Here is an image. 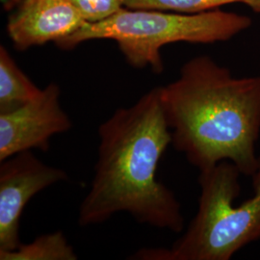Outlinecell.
<instances>
[{
  "mask_svg": "<svg viewBox=\"0 0 260 260\" xmlns=\"http://www.w3.org/2000/svg\"><path fill=\"white\" fill-rule=\"evenodd\" d=\"M100 146L91 189L78 211L80 226L99 224L126 212L134 220L180 233L181 205L158 180V165L172 145L160 87L130 107L119 108L99 127Z\"/></svg>",
  "mask_w": 260,
  "mask_h": 260,
  "instance_id": "6da1fadb",
  "label": "cell"
},
{
  "mask_svg": "<svg viewBox=\"0 0 260 260\" xmlns=\"http://www.w3.org/2000/svg\"><path fill=\"white\" fill-rule=\"evenodd\" d=\"M172 145L200 172L222 161L251 177L258 166L260 76L234 77L209 56L182 66L160 87Z\"/></svg>",
  "mask_w": 260,
  "mask_h": 260,
  "instance_id": "7a4b0ae2",
  "label": "cell"
},
{
  "mask_svg": "<svg viewBox=\"0 0 260 260\" xmlns=\"http://www.w3.org/2000/svg\"><path fill=\"white\" fill-rule=\"evenodd\" d=\"M238 168L230 161L200 172L198 211L171 248L141 249L130 257L140 260H230L252 242L260 240V155L251 176L253 195L240 205Z\"/></svg>",
  "mask_w": 260,
  "mask_h": 260,
  "instance_id": "3957f363",
  "label": "cell"
},
{
  "mask_svg": "<svg viewBox=\"0 0 260 260\" xmlns=\"http://www.w3.org/2000/svg\"><path fill=\"white\" fill-rule=\"evenodd\" d=\"M251 25L241 14L217 9L185 14L123 7L110 18L85 23L57 47L72 49L87 41L112 40L129 65L163 71L161 49L174 43L214 44L229 41Z\"/></svg>",
  "mask_w": 260,
  "mask_h": 260,
  "instance_id": "277c9868",
  "label": "cell"
},
{
  "mask_svg": "<svg viewBox=\"0 0 260 260\" xmlns=\"http://www.w3.org/2000/svg\"><path fill=\"white\" fill-rule=\"evenodd\" d=\"M0 163V251H14L21 244L20 218L29 201L39 192L68 180V174L45 164L32 150Z\"/></svg>",
  "mask_w": 260,
  "mask_h": 260,
  "instance_id": "5b68a950",
  "label": "cell"
},
{
  "mask_svg": "<svg viewBox=\"0 0 260 260\" xmlns=\"http://www.w3.org/2000/svg\"><path fill=\"white\" fill-rule=\"evenodd\" d=\"M60 98V87L50 83L30 103L0 114V162L32 149L47 151L53 136L72 128Z\"/></svg>",
  "mask_w": 260,
  "mask_h": 260,
  "instance_id": "8992f818",
  "label": "cell"
},
{
  "mask_svg": "<svg viewBox=\"0 0 260 260\" xmlns=\"http://www.w3.org/2000/svg\"><path fill=\"white\" fill-rule=\"evenodd\" d=\"M7 32L19 50L59 45L87 23L68 0H5Z\"/></svg>",
  "mask_w": 260,
  "mask_h": 260,
  "instance_id": "52a82bcc",
  "label": "cell"
},
{
  "mask_svg": "<svg viewBox=\"0 0 260 260\" xmlns=\"http://www.w3.org/2000/svg\"><path fill=\"white\" fill-rule=\"evenodd\" d=\"M42 90L20 69L8 50L0 47V114L15 111L30 103Z\"/></svg>",
  "mask_w": 260,
  "mask_h": 260,
  "instance_id": "ba28073f",
  "label": "cell"
},
{
  "mask_svg": "<svg viewBox=\"0 0 260 260\" xmlns=\"http://www.w3.org/2000/svg\"><path fill=\"white\" fill-rule=\"evenodd\" d=\"M74 247L62 232L44 234L14 251H0L1 260H76Z\"/></svg>",
  "mask_w": 260,
  "mask_h": 260,
  "instance_id": "9c48e42d",
  "label": "cell"
},
{
  "mask_svg": "<svg viewBox=\"0 0 260 260\" xmlns=\"http://www.w3.org/2000/svg\"><path fill=\"white\" fill-rule=\"evenodd\" d=\"M240 2L241 0H123V6L130 9L161 10L197 14Z\"/></svg>",
  "mask_w": 260,
  "mask_h": 260,
  "instance_id": "30bf717a",
  "label": "cell"
},
{
  "mask_svg": "<svg viewBox=\"0 0 260 260\" xmlns=\"http://www.w3.org/2000/svg\"><path fill=\"white\" fill-rule=\"evenodd\" d=\"M88 23L110 18L123 8V0H68Z\"/></svg>",
  "mask_w": 260,
  "mask_h": 260,
  "instance_id": "8fae6325",
  "label": "cell"
},
{
  "mask_svg": "<svg viewBox=\"0 0 260 260\" xmlns=\"http://www.w3.org/2000/svg\"><path fill=\"white\" fill-rule=\"evenodd\" d=\"M240 3L247 5L256 13H260V0H241Z\"/></svg>",
  "mask_w": 260,
  "mask_h": 260,
  "instance_id": "7c38bea8",
  "label": "cell"
}]
</instances>
